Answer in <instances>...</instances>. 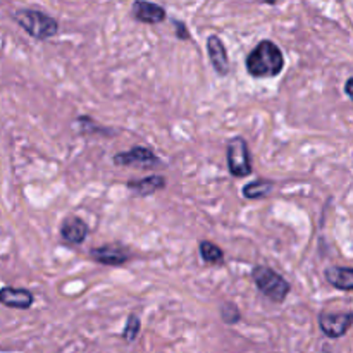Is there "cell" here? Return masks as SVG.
I'll use <instances>...</instances> for the list:
<instances>
[{
	"label": "cell",
	"instance_id": "3957f363",
	"mask_svg": "<svg viewBox=\"0 0 353 353\" xmlns=\"http://www.w3.org/2000/svg\"><path fill=\"white\" fill-rule=\"evenodd\" d=\"M252 278H254L259 292L276 303L285 302L290 290H292L290 288V283L286 281L283 276H279L278 272L272 271L271 268H265V265H257V268H254Z\"/></svg>",
	"mask_w": 353,
	"mask_h": 353
},
{
	"label": "cell",
	"instance_id": "7c38bea8",
	"mask_svg": "<svg viewBox=\"0 0 353 353\" xmlns=\"http://www.w3.org/2000/svg\"><path fill=\"white\" fill-rule=\"evenodd\" d=\"M326 279L331 286L343 292H353V268L331 265L326 269Z\"/></svg>",
	"mask_w": 353,
	"mask_h": 353
},
{
	"label": "cell",
	"instance_id": "2e32d148",
	"mask_svg": "<svg viewBox=\"0 0 353 353\" xmlns=\"http://www.w3.org/2000/svg\"><path fill=\"white\" fill-rule=\"evenodd\" d=\"M140 326H141V323H140V319H138V316L137 314H130V317H128V321H126V327H124V331H123V338L126 341H134L137 340V336H138V333H140Z\"/></svg>",
	"mask_w": 353,
	"mask_h": 353
},
{
	"label": "cell",
	"instance_id": "4fadbf2b",
	"mask_svg": "<svg viewBox=\"0 0 353 353\" xmlns=\"http://www.w3.org/2000/svg\"><path fill=\"white\" fill-rule=\"evenodd\" d=\"M165 186V179L162 176H148V178L138 179V181L128 183V188L138 195H152Z\"/></svg>",
	"mask_w": 353,
	"mask_h": 353
},
{
	"label": "cell",
	"instance_id": "30bf717a",
	"mask_svg": "<svg viewBox=\"0 0 353 353\" xmlns=\"http://www.w3.org/2000/svg\"><path fill=\"white\" fill-rule=\"evenodd\" d=\"M133 14L140 23L157 24L165 19V10L161 6L147 0H137L133 6Z\"/></svg>",
	"mask_w": 353,
	"mask_h": 353
},
{
	"label": "cell",
	"instance_id": "6da1fadb",
	"mask_svg": "<svg viewBox=\"0 0 353 353\" xmlns=\"http://www.w3.org/2000/svg\"><path fill=\"white\" fill-rule=\"evenodd\" d=\"M245 65H247V71L252 78H276V76L281 74L283 68H285V55L274 41L262 40L248 54Z\"/></svg>",
	"mask_w": 353,
	"mask_h": 353
},
{
	"label": "cell",
	"instance_id": "9c48e42d",
	"mask_svg": "<svg viewBox=\"0 0 353 353\" xmlns=\"http://www.w3.org/2000/svg\"><path fill=\"white\" fill-rule=\"evenodd\" d=\"M207 52H209V59L217 74L226 76L230 71V59H228V52L223 40L217 34H210L207 38Z\"/></svg>",
	"mask_w": 353,
	"mask_h": 353
},
{
	"label": "cell",
	"instance_id": "52a82bcc",
	"mask_svg": "<svg viewBox=\"0 0 353 353\" xmlns=\"http://www.w3.org/2000/svg\"><path fill=\"white\" fill-rule=\"evenodd\" d=\"M90 257H92L95 262H99V264H103V265H123L130 261L131 254L128 248L123 247V245L107 243L103 245V247L90 250Z\"/></svg>",
	"mask_w": 353,
	"mask_h": 353
},
{
	"label": "cell",
	"instance_id": "9a60e30c",
	"mask_svg": "<svg viewBox=\"0 0 353 353\" xmlns=\"http://www.w3.org/2000/svg\"><path fill=\"white\" fill-rule=\"evenodd\" d=\"M272 190V183L271 181H254L250 185H247L243 188V195L245 199H262V196L269 195Z\"/></svg>",
	"mask_w": 353,
	"mask_h": 353
},
{
	"label": "cell",
	"instance_id": "8992f818",
	"mask_svg": "<svg viewBox=\"0 0 353 353\" xmlns=\"http://www.w3.org/2000/svg\"><path fill=\"white\" fill-rule=\"evenodd\" d=\"M114 164L116 165H131V168H155L161 164L157 155L147 147H133L130 152L114 155Z\"/></svg>",
	"mask_w": 353,
	"mask_h": 353
},
{
	"label": "cell",
	"instance_id": "5b68a950",
	"mask_svg": "<svg viewBox=\"0 0 353 353\" xmlns=\"http://www.w3.org/2000/svg\"><path fill=\"white\" fill-rule=\"evenodd\" d=\"M319 326L327 338L336 340V338L345 336L353 326V312H323L319 316Z\"/></svg>",
	"mask_w": 353,
	"mask_h": 353
},
{
	"label": "cell",
	"instance_id": "ac0fdd59",
	"mask_svg": "<svg viewBox=\"0 0 353 353\" xmlns=\"http://www.w3.org/2000/svg\"><path fill=\"white\" fill-rule=\"evenodd\" d=\"M174 26H176V37H178L179 40H190V33L188 30H186L185 23L178 21V23H174Z\"/></svg>",
	"mask_w": 353,
	"mask_h": 353
},
{
	"label": "cell",
	"instance_id": "8fae6325",
	"mask_svg": "<svg viewBox=\"0 0 353 353\" xmlns=\"http://www.w3.org/2000/svg\"><path fill=\"white\" fill-rule=\"evenodd\" d=\"M61 234L68 243L78 245L88 236V226L79 217H68L61 226Z\"/></svg>",
	"mask_w": 353,
	"mask_h": 353
},
{
	"label": "cell",
	"instance_id": "d6986e66",
	"mask_svg": "<svg viewBox=\"0 0 353 353\" xmlns=\"http://www.w3.org/2000/svg\"><path fill=\"white\" fill-rule=\"evenodd\" d=\"M345 92H347V95L353 100V78H350L347 83H345Z\"/></svg>",
	"mask_w": 353,
	"mask_h": 353
},
{
	"label": "cell",
	"instance_id": "ffe728a7",
	"mask_svg": "<svg viewBox=\"0 0 353 353\" xmlns=\"http://www.w3.org/2000/svg\"><path fill=\"white\" fill-rule=\"evenodd\" d=\"M264 2H265V3H274L276 0H264Z\"/></svg>",
	"mask_w": 353,
	"mask_h": 353
},
{
	"label": "cell",
	"instance_id": "ba28073f",
	"mask_svg": "<svg viewBox=\"0 0 353 353\" xmlns=\"http://www.w3.org/2000/svg\"><path fill=\"white\" fill-rule=\"evenodd\" d=\"M34 302V296L30 290L12 288V286H3L0 288V303L9 309L28 310Z\"/></svg>",
	"mask_w": 353,
	"mask_h": 353
},
{
	"label": "cell",
	"instance_id": "277c9868",
	"mask_svg": "<svg viewBox=\"0 0 353 353\" xmlns=\"http://www.w3.org/2000/svg\"><path fill=\"white\" fill-rule=\"evenodd\" d=\"M228 169L236 178L250 176L254 168L250 162V152H248L247 141L241 137L233 138L228 145Z\"/></svg>",
	"mask_w": 353,
	"mask_h": 353
},
{
	"label": "cell",
	"instance_id": "e0dca14e",
	"mask_svg": "<svg viewBox=\"0 0 353 353\" xmlns=\"http://www.w3.org/2000/svg\"><path fill=\"white\" fill-rule=\"evenodd\" d=\"M221 317H223V321L226 324H236L241 319V314L234 303L228 302L221 307Z\"/></svg>",
	"mask_w": 353,
	"mask_h": 353
},
{
	"label": "cell",
	"instance_id": "5bb4252c",
	"mask_svg": "<svg viewBox=\"0 0 353 353\" xmlns=\"http://www.w3.org/2000/svg\"><path fill=\"white\" fill-rule=\"evenodd\" d=\"M200 255L207 264H219V262H223L224 252L219 247H216L212 241H200Z\"/></svg>",
	"mask_w": 353,
	"mask_h": 353
},
{
	"label": "cell",
	"instance_id": "7a4b0ae2",
	"mask_svg": "<svg viewBox=\"0 0 353 353\" xmlns=\"http://www.w3.org/2000/svg\"><path fill=\"white\" fill-rule=\"evenodd\" d=\"M14 21L26 31L30 37L37 40H47L52 38L59 30V24L54 17L47 16L45 12L33 9H21L12 14Z\"/></svg>",
	"mask_w": 353,
	"mask_h": 353
}]
</instances>
